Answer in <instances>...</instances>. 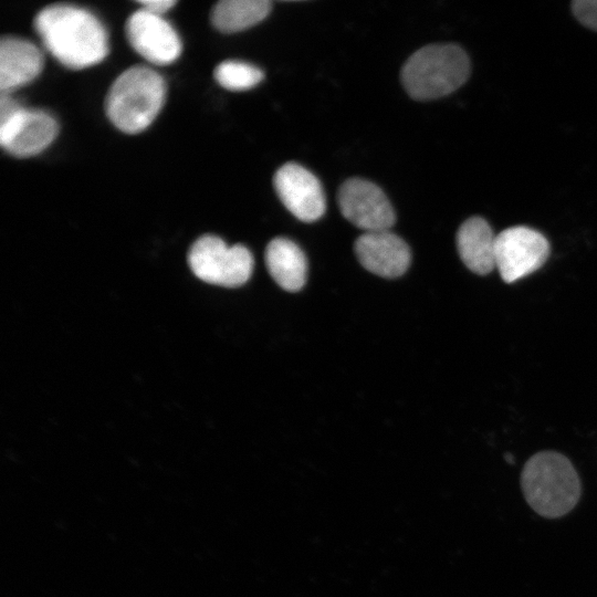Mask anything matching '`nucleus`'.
Returning a JSON list of instances; mask_svg holds the SVG:
<instances>
[{
    "mask_svg": "<svg viewBox=\"0 0 597 597\" xmlns=\"http://www.w3.org/2000/svg\"><path fill=\"white\" fill-rule=\"evenodd\" d=\"M34 29L50 53L70 69L92 66L107 55L103 24L83 8L66 3L48 6L36 14Z\"/></svg>",
    "mask_w": 597,
    "mask_h": 597,
    "instance_id": "nucleus-1",
    "label": "nucleus"
},
{
    "mask_svg": "<svg viewBox=\"0 0 597 597\" xmlns=\"http://www.w3.org/2000/svg\"><path fill=\"white\" fill-rule=\"evenodd\" d=\"M521 485L530 506L551 519L568 513L580 495V482L573 464L553 451L538 452L527 460Z\"/></svg>",
    "mask_w": 597,
    "mask_h": 597,
    "instance_id": "nucleus-2",
    "label": "nucleus"
},
{
    "mask_svg": "<svg viewBox=\"0 0 597 597\" xmlns=\"http://www.w3.org/2000/svg\"><path fill=\"white\" fill-rule=\"evenodd\" d=\"M467 52L455 44H430L416 51L404 64L401 83L410 97L430 101L451 94L470 75Z\"/></svg>",
    "mask_w": 597,
    "mask_h": 597,
    "instance_id": "nucleus-3",
    "label": "nucleus"
},
{
    "mask_svg": "<svg viewBox=\"0 0 597 597\" xmlns=\"http://www.w3.org/2000/svg\"><path fill=\"white\" fill-rule=\"evenodd\" d=\"M165 94V82L156 71L144 65L132 66L113 82L107 92V117L124 133H139L159 113Z\"/></svg>",
    "mask_w": 597,
    "mask_h": 597,
    "instance_id": "nucleus-4",
    "label": "nucleus"
},
{
    "mask_svg": "<svg viewBox=\"0 0 597 597\" xmlns=\"http://www.w3.org/2000/svg\"><path fill=\"white\" fill-rule=\"evenodd\" d=\"M188 264L201 281L223 287H239L251 277L253 255L242 244L228 245L221 238L205 234L188 252Z\"/></svg>",
    "mask_w": 597,
    "mask_h": 597,
    "instance_id": "nucleus-5",
    "label": "nucleus"
},
{
    "mask_svg": "<svg viewBox=\"0 0 597 597\" xmlns=\"http://www.w3.org/2000/svg\"><path fill=\"white\" fill-rule=\"evenodd\" d=\"M56 121L40 109L21 107L9 94L0 97V144L9 154L29 157L45 149L56 137Z\"/></svg>",
    "mask_w": 597,
    "mask_h": 597,
    "instance_id": "nucleus-6",
    "label": "nucleus"
},
{
    "mask_svg": "<svg viewBox=\"0 0 597 597\" xmlns=\"http://www.w3.org/2000/svg\"><path fill=\"white\" fill-rule=\"evenodd\" d=\"M549 254V244L538 231L515 226L495 237V268L506 283L540 269Z\"/></svg>",
    "mask_w": 597,
    "mask_h": 597,
    "instance_id": "nucleus-7",
    "label": "nucleus"
},
{
    "mask_svg": "<svg viewBox=\"0 0 597 597\" xmlns=\"http://www.w3.org/2000/svg\"><path fill=\"white\" fill-rule=\"evenodd\" d=\"M342 214L364 232L389 230L395 221V210L385 192L374 182L347 179L338 190Z\"/></svg>",
    "mask_w": 597,
    "mask_h": 597,
    "instance_id": "nucleus-8",
    "label": "nucleus"
},
{
    "mask_svg": "<svg viewBox=\"0 0 597 597\" xmlns=\"http://www.w3.org/2000/svg\"><path fill=\"white\" fill-rule=\"evenodd\" d=\"M274 189L285 208L298 220L313 222L326 209V199L320 180L296 163L281 166L273 178Z\"/></svg>",
    "mask_w": 597,
    "mask_h": 597,
    "instance_id": "nucleus-9",
    "label": "nucleus"
},
{
    "mask_svg": "<svg viewBox=\"0 0 597 597\" xmlns=\"http://www.w3.org/2000/svg\"><path fill=\"white\" fill-rule=\"evenodd\" d=\"M125 31L133 49L154 64L166 65L180 55V39L161 15L139 9L127 19Z\"/></svg>",
    "mask_w": 597,
    "mask_h": 597,
    "instance_id": "nucleus-10",
    "label": "nucleus"
},
{
    "mask_svg": "<svg viewBox=\"0 0 597 597\" xmlns=\"http://www.w3.org/2000/svg\"><path fill=\"white\" fill-rule=\"evenodd\" d=\"M354 251L366 270L386 279L402 275L411 260L408 244L389 230L364 232L356 239Z\"/></svg>",
    "mask_w": 597,
    "mask_h": 597,
    "instance_id": "nucleus-11",
    "label": "nucleus"
},
{
    "mask_svg": "<svg viewBox=\"0 0 597 597\" xmlns=\"http://www.w3.org/2000/svg\"><path fill=\"white\" fill-rule=\"evenodd\" d=\"M43 67V56L32 42L3 36L0 42V92L10 94L34 80Z\"/></svg>",
    "mask_w": 597,
    "mask_h": 597,
    "instance_id": "nucleus-12",
    "label": "nucleus"
},
{
    "mask_svg": "<svg viewBox=\"0 0 597 597\" xmlns=\"http://www.w3.org/2000/svg\"><path fill=\"white\" fill-rule=\"evenodd\" d=\"M495 237L481 217L467 219L457 232L460 259L472 272L485 275L495 268Z\"/></svg>",
    "mask_w": 597,
    "mask_h": 597,
    "instance_id": "nucleus-13",
    "label": "nucleus"
},
{
    "mask_svg": "<svg viewBox=\"0 0 597 597\" xmlns=\"http://www.w3.org/2000/svg\"><path fill=\"white\" fill-rule=\"evenodd\" d=\"M265 264L272 279L283 290L300 291L307 275V261L302 249L283 237L272 239L265 249Z\"/></svg>",
    "mask_w": 597,
    "mask_h": 597,
    "instance_id": "nucleus-14",
    "label": "nucleus"
},
{
    "mask_svg": "<svg viewBox=\"0 0 597 597\" xmlns=\"http://www.w3.org/2000/svg\"><path fill=\"white\" fill-rule=\"evenodd\" d=\"M269 0H222L211 11V22L223 33H234L263 21L270 13Z\"/></svg>",
    "mask_w": 597,
    "mask_h": 597,
    "instance_id": "nucleus-15",
    "label": "nucleus"
},
{
    "mask_svg": "<svg viewBox=\"0 0 597 597\" xmlns=\"http://www.w3.org/2000/svg\"><path fill=\"white\" fill-rule=\"evenodd\" d=\"M216 81L230 91H245L256 86L264 77L261 69L242 61H223L213 72Z\"/></svg>",
    "mask_w": 597,
    "mask_h": 597,
    "instance_id": "nucleus-16",
    "label": "nucleus"
},
{
    "mask_svg": "<svg viewBox=\"0 0 597 597\" xmlns=\"http://www.w3.org/2000/svg\"><path fill=\"white\" fill-rule=\"evenodd\" d=\"M572 11L583 25L597 31V0H576Z\"/></svg>",
    "mask_w": 597,
    "mask_h": 597,
    "instance_id": "nucleus-17",
    "label": "nucleus"
},
{
    "mask_svg": "<svg viewBox=\"0 0 597 597\" xmlns=\"http://www.w3.org/2000/svg\"><path fill=\"white\" fill-rule=\"evenodd\" d=\"M140 9L156 15H161L176 4L174 0H143L139 1Z\"/></svg>",
    "mask_w": 597,
    "mask_h": 597,
    "instance_id": "nucleus-18",
    "label": "nucleus"
},
{
    "mask_svg": "<svg viewBox=\"0 0 597 597\" xmlns=\"http://www.w3.org/2000/svg\"><path fill=\"white\" fill-rule=\"evenodd\" d=\"M504 458L509 463H514V457L512 454L506 453Z\"/></svg>",
    "mask_w": 597,
    "mask_h": 597,
    "instance_id": "nucleus-19",
    "label": "nucleus"
}]
</instances>
